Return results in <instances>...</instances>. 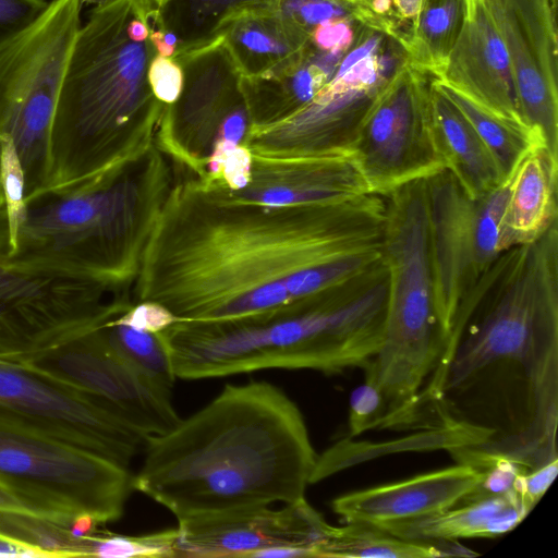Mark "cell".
<instances>
[{
  "mask_svg": "<svg viewBox=\"0 0 558 558\" xmlns=\"http://www.w3.org/2000/svg\"><path fill=\"white\" fill-rule=\"evenodd\" d=\"M433 82L473 125L493 155L505 180L531 148L544 143L542 137L525 123L493 112L435 77Z\"/></svg>",
  "mask_w": 558,
  "mask_h": 558,
  "instance_id": "obj_29",
  "label": "cell"
},
{
  "mask_svg": "<svg viewBox=\"0 0 558 558\" xmlns=\"http://www.w3.org/2000/svg\"><path fill=\"white\" fill-rule=\"evenodd\" d=\"M425 187L437 307L450 335L459 306L506 251L501 217L508 178L492 191L472 196L442 169L425 179Z\"/></svg>",
  "mask_w": 558,
  "mask_h": 558,
  "instance_id": "obj_11",
  "label": "cell"
},
{
  "mask_svg": "<svg viewBox=\"0 0 558 558\" xmlns=\"http://www.w3.org/2000/svg\"><path fill=\"white\" fill-rule=\"evenodd\" d=\"M0 418L99 454L123 468L146 435L96 396L27 365L0 360Z\"/></svg>",
  "mask_w": 558,
  "mask_h": 558,
  "instance_id": "obj_13",
  "label": "cell"
},
{
  "mask_svg": "<svg viewBox=\"0 0 558 558\" xmlns=\"http://www.w3.org/2000/svg\"><path fill=\"white\" fill-rule=\"evenodd\" d=\"M81 4H95L96 7H105L114 2L116 0H80Z\"/></svg>",
  "mask_w": 558,
  "mask_h": 558,
  "instance_id": "obj_45",
  "label": "cell"
},
{
  "mask_svg": "<svg viewBox=\"0 0 558 558\" xmlns=\"http://www.w3.org/2000/svg\"><path fill=\"white\" fill-rule=\"evenodd\" d=\"M558 473V459L518 475L513 488L532 510Z\"/></svg>",
  "mask_w": 558,
  "mask_h": 558,
  "instance_id": "obj_38",
  "label": "cell"
},
{
  "mask_svg": "<svg viewBox=\"0 0 558 558\" xmlns=\"http://www.w3.org/2000/svg\"><path fill=\"white\" fill-rule=\"evenodd\" d=\"M149 26V39L157 54L173 58L179 49V40L174 34L157 26L150 16L147 17Z\"/></svg>",
  "mask_w": 558,
  "mask_h": 558,
  "instance_id": "obj_40",
  "label": "cell"
},
{
  "mask_svg": "<svg viewBox=\"0 0 558 558\" xmlns=\"http://www.w3.org/2000/svg\"><path fill=\"white\" fill-rule=\"evenodd\" d=\"M464 10V0H422L420 12L402 40L408 61L436 77L459 36Z\"/></svg>",
  "mask_w": 558,
  "mask_h": 558,
  "instance_id": "obj_28",
  "label": "cell"
},
{
  "mask_svg": "<svg viewBox=\"0 0 558 558\" xmlns=\"http://www.w3.org/2000/svg\"><path fill=\"white\" fill-rule=\"evenodd\" d=\"M171 59L182 69L183 85L178 99L165 109L158 138L199 178L223 123L248 108L242 73L223 37Z\"/></svg>",
  "mask_w": 558,
  "mask_h": 558,
  "instance_id": "obj_15",
  "label": "cell"
},
{
  "mask_svg": "<svg viewBox=\"0 0 558 558\" xmlns=\"http://www.w3.org/2000/svg\"><path fill=\"white\" fill-rule=\"evenodd\" d=\"M133 487L177 520L304 498L317 454L299 407L267 381L226 385L150 435Z\"/></svg>",
  "mask_w": 558,
  "mask_h": 558,
  "instance_id": "obj_3",
  "label": "cell"
},
{
  "mask_svg": "<svg viewBox=\"0 0 558 558\" xmlns=\"http://www.w3.org/2000/svg\"><path fill=\"white\" fill-rule=\"evenodd\" d=\"M0 475L43 515L70 525L90 514L114 522L134 490L133 475L99 454L0 418Z\"/></svg>",
  "mask_w": 558,
  "mask_h": 558,
  "instance_id": "obj_10",
  "label": "cell"
},
{
  "mask_svg": "<svg viewBox=\"0 0 558 558\" xmlns=\"http://www.w3.org/2000/svg\"><path fill=\"white\" fill-rule=\"evenodd\" d=\"M114 320L155 333L177 323L175 317L166 307L154 302H136Z\"/></svg>",
  "mask_w": 558,
  "mask_h": 558,
  "instance_id": "obj_36",
  "label": "cell"
},
{
  "mask_svg": "<svg viewBox=\"0 0 558 558\" xmlns=\"http://www.w3.org/2000/svg\"><path fill=\"white\" fill-rule=\"evenodd\" d=\"M386 416V403L380 389L372 381L355 387L349 400V434L351 437L381 427Z\"/></svg>",
  "mask_w": 558,
  "mask_h": 558,
  "instance_id": "obj_33",
  "label": "cell"
},
{
  "mask_svg": "<svg viewBox=\"0 0 558 558\" xmlns=\"http://www.w3.org/2000/svg\"><path fill=\"white\" fill-rule=\"evenodd\" d=\"M168 184L166 163L150 145L84 184L43 191L7 219L0 259L78 270L126 289Z\"/></svg>",
  "mask_w": 558,
  "mask_h": 558,
  "instance_id": "obj_6",
  "label": "cell"
},
{
  "mask_svg": "<svg viewBox=\"0 0 558 558\" xmlns=\"http://www.w3.org/2000/svg\"><path fill=\"white\" fill-rule=\"evenodd\" d=\"M0 557H41L35 549L0 535Z\"/></svg>",
  "mask_w": 558,
  "mask_h": 558,
  "instance_id": "obj_41",
  "label": "cell"
},
{
  "mask_svg": "<svg viewBox=\"0 0 558 558\" xmlns=\"http://www.w3.org/2000/svg\"><path fill=\"white\" fill-rule=\"evenodd\" d=\"M353 22L351 20L325 22L312 31L311 41L320 51L345 54L355 41Z\"/></svg>",
  "mask_w": 558,
  "mask_h": 558,
  "instance_id": "obj_37",
  "label": "cell"
},
{
  "mask_svg": "<svg viewBox=\"0 0 558 558\" xmlns=\"http://www.w3.org/2000/svg\"><path fill=\"white\" fill-rule=\"evenodd\" d=\"M432 78L407 61L361 124L348 151L369 193L385 196L445 169L432 130Z\"/></svg>",
  "mask_w": 558,
  "mask_h": 558,
  "instance_id": "obj_12",
  "label": "cell"
},
{
  "mask_svg": "<svg viewBox=\"0 0 558 558\" xmlns=\"http://www.w3.org/2000/svg\"><path fill=\"white\" fill-rule=\"evenodd\" d=\"M149 11H156L165 0H141Z\"/></svg>",
  "mask_w": 558,
  "mask_h": 558,
  "instance_id": "obj_44",
  "label": "cell"
},
{
  "mask_svg": "<svg viewBox=\"0 0 558 558\" xmlns=\"http://www.w3.org/2000/svg\"><path fill=\"white\" fill-rule=\"evenodd\" d=\"M392 4L399 21H409L412 25L420 12L422 0H392Z\"/></svg>",
  "mask_w": 558,
  "mask_h": 558,
  "instance_id": "obj_42",
  "label": "cell"
},
{
  "mask_svg": "<svg viewBox=\"0 0 558 558\" xmlns=\"http://www.w3.org/2000/svg\"><path fill=\"white\" fill-rule=\"evenodd\" d=\"M138 3L96 7L80 27L53 116L45 191L84 184L153 145L167 105L148 82L154 45L129 36Z\"/></svg>",
  "mask_w": 558,
  "mask_h": 558,
  "instance_id": "obj_5",
  "label": "cell"
},
{
  "mask_svg": "<svg viewBox=\"0 0 558 558\" xmlns=\"http://www.w3.org/2000/svg\"><path fill=\"white\" fill-rule=\"evenodd\" d=\"M429 102L433 136L445 169L472 196L501 184L505 179L493 155L466 117L433 78Z\"/></svg>",
  "mask_w": 558,
  "mask_h": 558,
  "instance_id": "obj_24",
  "label": "cell"
},
{
  "mask_svg": "<svg viewBox=\"0 0 558 558\" xmlns=\"http://www.w3.org/2000/svg\"><path fill=\"white\" fill-rule=\"evenodd\" d=\"M121 289L97 276L0 259V360L23 363L123 311Z\"/></svg>",
  "mask_w": 558,
  "mask_h": 558,
  "instance_id": "obj_9",
  "label": "cell"
},
{
  "mask_svg": "<svg viewBox=\"0 0 558 558\" xmlns=\"http://www.w3.org/2000/svg\"><path fill=\"white\" fill-rule=\"evenodd\" d=\"M507 50L521 117L558 155L557 0H483Z\"/></svg>",
  "mask_w": 558,
  "mask_h": 558,
  "instance_id": "obj_16",
  "label": "cell"
},
{
  "mask_svg": "<svg viewBox=\"0 0 558 558\" xmlns=\"http://www.w3.org/2000/svg\"><path fill=\"white\" fill-rule=\"evenodd\" d=\"M364 1H365V2H367V4H368V1H369V0H364Z\"/></svg>",
  "mask_w": 558,
  "mask_h": 558,
  "instance_id": "obj_46",
  "label": "cell"
},
{
  "mask_svg": "<svg viewBox=\"0 0 558 558\" xmlns=\"http://www.w3.org/2000/svg\"><path fill=\"white\" fill-rule=\"evenodd\" d=\"M0 509L31 512L43 515L39 508L15 486L0 475ZM45 517V515H43Z\"/></svg>",
  "mask_w": 558,
  "mask_h": 558,
  "instance_id": "obj_39",
  "label": "cell"
},
{
  "mask_svg": "<svg viewBox=\"0 0 558 558\" xmlns=\"http://www.w3.org/2000/svg\"><path fill=\"white\" fill-rule=\"evenodd\" d=\"M81 8L80 0H51L0 47V185L8 216L48 186L52 121Z\"/></svg>",
  "mask_w": 558,
  "mask_h": 558,
  "instance_id": "obj_8",
  "label": "cell"
},
{
  "mask_svg": "<svg viewBox=\"0 0 558 558\" xmlns=\"http://www.w3.org/2000/svg\"><path fill=\"white\" fill-rule=\"evenodd\" d=\"M388 274L383 260L344 282L264 319L177 322L159 332L175 378L206 379L262 369L338 374L366 366L385 329Z\"/></svg>",
  "mask_w": 558,
  "mask_h": 558,
  "instance_id": "obj_4",
  "label": "cell"
},
{
  "mask_svg": "<svg viewBox=\"0 0 558 558\" xmlns=\"http://www.w3.org/2000/svg\"><path fill=\"white\" fill-rule=\"evenodd\" d=\"M48 4L46 0H0V47L31 27Z\"/></svg>",
  "mask_w": 558,
  "mask_h": 558,
  "instance_id": "obj_34",
  "label": "cell"
},
{
  "mask_svg": "<svg viewBox=\"0 0 558 558\" xmlns=\"http://www.w3.org/2000/svg\"><path fill=\"white\" fill-rule=\"evenodd\" d=\"M558 155L544 143L531 148L508 177L501 217L506 250L529 244L558 223Z\"/></svg>",
  "mask_w": 558,
  "mask_h": 558,
  "instance_id": "obj_21",
  "label": "cell"
},
{
  "mask_svg": "<svg viewBox=\"0 0 558 558\" xmlns=\"http://www.w3.org/2000/svg\"><path fill=\"white\" fill-rule=\"evenodd\" d=\"M412 427L450 434L459 463L558 459V225L502 252L459 306Z\"/></svg>",
  "mask_w": 558,
  "mask_h": 558,
  "instance_id": "obj_2",
  "label": "cell"
},
{
  "mask_svg": "<svg viewBox=\"0 0 558 558\" xmlns=\"http://www.w3.org/2000/svg\"><path fill=\"white\" fill-rule=\"evenodd\" d=\"M275 10L308 35L316 26L328 21L351 20L360 25L363 23L357 9L337 0H278Z\"/></svg>",
  "mask_w": 558,
  "mask_h": 558,
  "instance_id": "obj_32",
  "label": "cell"
},
{
  "mask_svg": "<svg viewBox=\"0 0 558 558\" xmlns=\"http://www.w3.org/2000/svg\"><path fill=\"white\" fill-rule=\"evenodd\" d=\"M148 82L155 97L162 104L170 105L181 93L183 72L173 59L156 54L148 66Z\"/></svg>",
  "mask_w": 558,
  "mask_h": 558,
  "instance_id": "obj_35",
  "label": "cell"
},
{
  "mask_svg": "<svg viewBox=\"0 0 558 558\" xmlns=\"http://www.w3.org/2000/svg\"><path fill=\"white\" fill-rule=\"evenodd\" d=\"M385 197L270 206L202 179L169 190L135 281L177 322L271 317L381 258Z\"/></svg>",
  "mask_w": 558,
  "mask_h": 558,
  "instance_id": "obj_1",
  "label": "cell"
},
{
  "mask_svg": "<svg viewBox=\"0 0 558 558\" xmlns=\"http://www.w3.org/2000/svg\"><path fill=\"white\" fill-rule=\"evenodd\" d=\"M222 37L243 76L277 70L300 56L311 41L306 32L275 9L239 17Z\"/></svg>",
  "mask_w": 558,
  "mask_h": 558,
  "instance_id": "obj_25",
  "label": "cell"
},
{
  "mask_svg": "<svg viewBox=\"0 0 558 558\" xmlns=\"http://www.w3.org/2000/svg\"><path fill=\"white\" fill-rule=\"evenodd\" d=\"M101 327L109 342L125 360L160 386L172 389L175 376L158 332L138 330L114 318Z\"/></svg>",
  "mask_w": 558,
  "mask_h": 558,
  "instance_id": "obj_31",
  "label": "cell"
},
{
  "mask_svg": "<svg viewBox=\"0 0 558 558\" xmlns=\"http://www.w3.org/2000/svg\"><path fill=\"white\" fill-rule=\"evenodd\" d=\"M483 476V470L458 462L403 481L347 493L331 501V509L344 522L386 526L412 521L458 505Z\"/></svg>",
  "mask_w": 558,
  "mask_h": 558,
  "instance_id": "obj_20",
  "label": "cell"
},
{
  "mask_svg": "<svg viewBox=\"0 0 558 558\" xmlns=\"http://www.w3.org/2000/svg\"><path fill=\"white\" fill-rule=\"evenodd\" d=\"M530 512L531 509L514 488L501 494L473 490L450 509L380 527L398 537L413 541L492 538L512 531Z\"/></svg>",
  "mask_w": 558,
  "mask_h": 558,
  "instance_id": "obj_22",
  "label": "cell"
},
{
  "mask_svg": "<svg viewBox=\"0 0 558 558\" xmlns=\"http://www.w3.org/2000/svg\"><path fill=\"white\" fill-rule=\"evenodd\" d=\"M277 1L165 0L154 13L153 21L175 35L179 40L178 56L213 44L239 17L276 9Z\"/></svg>",
  "mask_w": 558,
  "mask_h": 558,
  "instance_id": "obj_27",
  "label": "cell"
},
{
  "mask_svg": "<svg viewBox=\"0 0 558 558\" xmlns=\"http://www.w3.org/2000/svg\"><path fill=\"white\" fill-rule=\"evenodd\" d=\"M95 534L76 536L69 525L49 518L0 509V535L35 549L41 557H93Z\"/></svg>",
  "mask_w": 558,
  "mask_h": 558,
  "instance_id": "obj_30",
  "label": "cell"
},
{
  "mask_svg": "<svg viewBox=\"0 0 558 558\" xmlns=\"http://www.w3.org/2000/svg\"><path fill=\"white\" fill-rule=\"evenodd\" d=\"M102 325L20 363L96 396L146 436L161 435L181 421L171 390L125 360Z\"/></svg>",
  "mask_w": 558,
  "mask_h": 558,
  "instance_id": "obj_14",
  "label": "cell"
},
{
  "mask_svg": "<svg viewBox=\"0 0 558 558\" xmlns=\"http://www.w3.org/2000/svg\"><path fill=\"white\" fill-rule=\"evenodd\" d=\"M457 541H413L398 537L367 522L329 525L316 548L318 558H437L477 556Z\"/></svg>",
  "mask_w": 558,
  "mask_h": 558,
  "instance_id": "obj_26",
  "label": "cell"
},
{
  "mask_svg": "<svg viewBox=\"0 0 558 558\" xmlns=\"http://www.w3.org/2000/svg\"><path fill=\"white\" fill-rule=\"evenodd\" d=\"M343 56L320 51L310 41L300 56L277 70L257 76L242 75L251 125L275 122L310 102L332 77Z\"/></svg>",
  "mask_w": 558,
  "mask_h": 558,
  "instance_id": "obj_23",
  "label": "cell"
},
{
  "mask_svg": "<svg viewBox=\"0 0 558 558\" xmlns=\"http://www.w3.org/2000/svg\"><path fill=\"white\" fill-rule=\"evenodd\" d=\"M464 20L435 77L495 113L523 122L510 60L483 0H464ZM529 126V125H527Z\"/></svg>",
  "mask_w": 558,
  "mask_h": 558,
  "instance_id": "obj_19",
  "label": "cell"
},
{
  "mask_svg": "<svg viewBox=\"0 0 558 558\" xmlns=\"http://www.w3.org/2000/svg\"><path fill=\"white\" fill-rule=\"evenodd\" d=\"M329 523L305 497L284 504L195 515L178 520L175 557H251L258 550L296 546L308 547L316 557Z\"/></svg>",
  "mask_w": 558,
  "mask_h": 558,
  "instance_id": "obj_17",
  "label": "cell"
},
{
  "mask_svg": "<svg viewBox=\"0 0 558 558\" xmlns=\"http://www.w3.org/2000/svg\"><path fill=\"white\" fill-rule=\"evenodd\" d=\"M7 217V199L0 185V239L3 234Z\"/></svg>",
  "mask_w": 558,
  "mask_h": 558,
  "instance_id": "obj_43",
  "label": "cell"
},
{
  "mask_svg": "<svg viewBox=\"0 0 558 558\" xmlns=\"http://www.w3.org/2000/svg\"><path fill=\"white\" fill-rule=\"evenodd\" d=\"M246 186L231 197L270 206L339 203L369 193L349 151L271 159L253 156Z\"/></svg>",
  "mask_w": 558,
  "mask_h": 558,
  "instance_id": "obj_18",
  "label": "cell"
},
{
  "mask_svg": "<svg viewBox=\"0 0 558 558\" xmlns=\"http://www.w3.org/2000/svg\"><path fill=\"white\" fill-rule=\"evenodd\" d=\"M381 260L388 274L384 336L364 366L381 391V428H403L449 343L437 307L425 179L385 195Z\"/></svg>",
  "mask_w": 558,
  "mask_h": 558,
  "instance_id": "obj_7",
  "label": "cell"
}]
</instances>
